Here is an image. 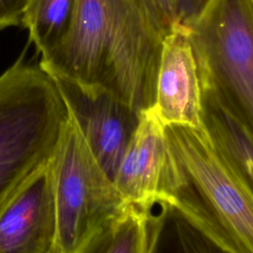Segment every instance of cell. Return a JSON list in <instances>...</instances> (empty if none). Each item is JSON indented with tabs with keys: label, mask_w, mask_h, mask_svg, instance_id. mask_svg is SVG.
Masks as SVG:
<instances>
[{
	"label": "cell",
	"mask_w": 253,
	"mask_h": 253,
	"mask_svg": "<svg viewBox=\"0 0 253 253\" xmlns=\"http://www.w3.org/2000/svg\"><path fill=\"white\" fill-rule=\"evenodd\" d=\"M162 39L134 0H74L66 31L39 64L139 113L154 102Z\"/></svg>",
	"instance_id": "cell-1"
},
{
	"label": "cell",
	"mask_w": 253,
	"mask_h": 253,
	"mask_svg": "<svg viewBox=\"0 0 253 253\" xmlns=\"http://www.w3.org/2000/svg\"><path fill=\"white\" fill-rule=\"evenodd\" d=\"M163 204L224 253H253V183L203 126H166Z\"/></svg>",
	"instance_id": "cell-2"
},
{
	"label": "cell",
	"mask_w": 253,
	"mask_h": 253,
	"mask_svg": "<svg viewBox=\"0 0 253 253\" xmlns=\"http://www.w3.org/2000/svg\"><path fill=\"white\" fill-rule=\"evenodd\" d=\"M25 53L0 74V210L48 163L68 116L55 80Z\"/></svg>",
	"instance_id": "cell-3"
},
{
	"label": "cell",
	"mask_w": 253,
	"mask_h": 253,
	"mask_svg": "<svg viewBox=\"0 0 253 253\" xmlns=\"http://www.w3.org/2000/svg\"><path fill=\"white\" fill-rule=\"evenodd\" d=\"M186 27L202 97L253 126V0H208Z\"/></svg>",
	"instance_id": "cell-4"
},
{
	"label": "cell",
	"mask_w": 253,
	"mask_h": 253,
	"mask_svg": "<svg viewBox=\"0 0 253 253\" xmlns=\"http://www.w3.org/2000/svg\"><path fill=\"white\" fill-rule=\"evenodd\" d=\"M67 110V119L49 160L55 253H78L126 206L68 107Z\"/></svg>",
	"instance_id": "cell-5"
},
{
	"label": "cell",
	"mask_w": 253,
	"mask_h": 253,
	"mask_svg": "<svg viewBox=\"0 0 253 253\" xmlns=\"http://www.w3.org/2000/svg\"><path fill=\"white\" fill-rule=\"evenodd\" d=\"M167 169L166 126L149 107L138 113L113 181L126 205L151 208L163 204Z\"/></svg>",
	"instance_id": "cell-6"
},
{
	"label": "cell",
	"mask_w": 253,
	"mask_h": 253,
	"mask_svg": "<svg viewBox=\"0 0 253 253\" xmlns=\"http://www.w3.org/2000/svg\"><path fill=\"white\" fill-rule=\"evenodd\" d=\"M53 79L93 154L113 180L138 113L107 92L86 91Z\"/></svg>",
	"instance_id": "cell-7"
},
{
	"label": "cell",
	"mask_w": 253,
	"mask_h": 253,
	"mask_svg": "<svg viewBox=\"0 0 253 253\" xmlns=\"http://www.w3.org/2000/svg\"><path fill=\"white\" fill-rule=\"evenodd\" d=\"M151 108L165 126H202L200 79L184 25H177L162 39Z\"/></svg>",
	"instance_id": "cell-8"
},
{
	"label": "cell",
	"mask_w": 253,
	"mask_h": 253,
	"mask_svg": "<svg viewBox=\"0 0 253 253\" xmlns=\"http://www.w3.org/2000/svg\"><path fill=\"white\" fill-rule=\"evenodd\" d=\"M0 253H55L49 161L0 210Z\"/></svg>",
	"instance_id": "cell-9"
},
{
	"label": "cell",
	"mask_w": 253,
	"mask_h": 253,
	"mask_svg": "<svg viewBox=\"0 0 253 253\" xmlns=\"http://www.w3.org/2000/svg\"><path fill=\"white\" fill-rule=\"evenodd\" d=\"M169 208L126 205L78 253H155Z\"/></svg>",
	"instance_id": "cell-10"
},
{
	"label": "cell",
	"mask_w": 253,
	"mask_h": 253,
	"mask_svg": "<svg viewBox=\"0 0 253 253\" xmlns=\"http://www.w3.org/2000/svg\"><path fill=\"white\" fill-rule=\"evenodd\" d=\"M202 126L215 147L253 183V126L221 104L202 97Z\"/></svg>",
	"instance_id": "cell-11"
},
{
	"label": "cell",
	"mask_w": 253,
	"mask_h": 253,
	"mask_svg": "<svg viewBox=\"0 0 253 253\" xmlns=\"http://www.w3.org/2000/svg\"><path fill=\"white\" fill-rule=\"evenodd\" d=\"M74 0H24L21 26L41 57L58 43L68 26Z\"/></svg>",
	"instance_id": "cell-12"
},
{
	"label": "cell",
	"mask_w": 253,
	"mask_h": 253,
	"mask_svg": "<svg viewBox=\"0 0 253 253\" xmlns=\"http://www.w3.org/2000/svg\"><path fill=\"white\" fill-rule=\"evenodd\" d=\"M134 1L140 6L162 37L180 24L175 0Z\"/></svg>",
	"instance_id": "cell-13"
},
{
	"label": "cell",
	"mask_w": 253,
	"mask_h": 253,
	"mask_svg": "<svg viewBox=\"0 0 253 253\" xmlns=\"http://www.w3.org/2000/svg\"><path fill=\"white\" fill-rule=\"evenodd\" d=\"M176 235L180 253H224L180 217L176 221Z\"/></svg>",
	"instance_id": "cell-14"
},
{
	"label": "cell",
	"mask_w": 253,
	"mask_h": 253,
	"mask_svg": "<svg viewBox=\"0 0 253 253\" xmlns=\"http://www.w3.org/2000/svg\"><path fill=\"white\" fill-rule=\"evenodd\" d=\"M24 0H0V31L21 26Z\"/></svg>",
	"instance_id": "cell-15"
},
{
	"label": "cell",
	"mask_w": 253,
	"mask_h": 253,
	"mask_svg": "<svg viewBox=\"0 0 253 253\" xmlns=\"http://www.w3.org/2000/svg\"><path fill=\"white\" fill-rule=\"evenodd\" d=\"M178 19L181 25L186 26L204 8L208 0H175Z\"/></svg>",
	"instance_id": "cell-16"
}]
</instances>
